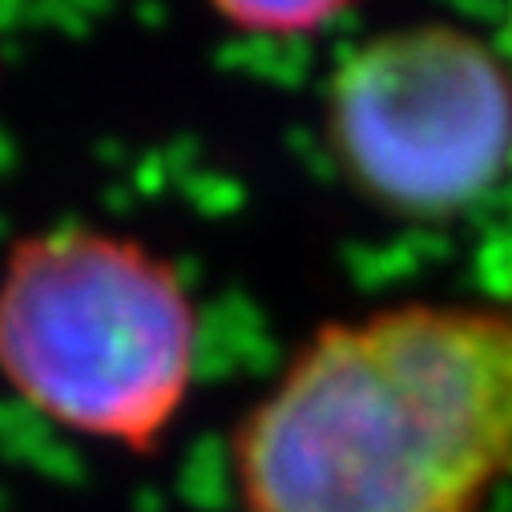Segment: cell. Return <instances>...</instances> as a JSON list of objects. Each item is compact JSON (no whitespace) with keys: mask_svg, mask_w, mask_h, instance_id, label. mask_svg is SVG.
Returning <instances> with one entry per match:
<instances>
[{"mask_svg":"<svg viewBox=\"0 0 512 512\" xmlns=\"http://www.w3.org/2000/svg\"><path fill=\"white\" fill-rule=\"evenodd\" d=\"M242 512H484L512 480V303L319 327L230 436Z\"/></svg>","mask_w":512,"mask_h":512,"instance_id":"1","label":"cell"},{"mask_svg":"<svg viewBox=\"0 0 512 512\" xmlns=\"http://www.w3.org/2000/svg\"><path fill=\"white\" fill-rule=\"evenodd\" d=\"M198 367V311L178 267L93 226L25 234L0 263V379L81 440L154 456Z\"/></svg>","mask_w":512,"mask_h":512,"instance_id":"2","label":"cell"},{"mask_svg":"<svg viewBox=\"0 0 512 512\" xmlns=\"http://www.w3.org/2000/svg\"><path fill=\"white\" fill-rule=\"evenodd\" d=\"M327 117L359 190L408 214H452L508 166L512 73L452 25L379 33L339 65Z\"/></svg>","mask_w":512,"mask_h":512,"instance_id":"3","label":"cell"},{"mask_svg":"<svg viewBox=\"0 0 512 512\" xmlns=\"http://www.w3.org/2000/svg\"><path fill=\"white\" fill-rule=\"evenodd\" d=\"M210 5L246 33L295 37V33L323 29L355 0H210Z\"/></svg>","mask_w":512,"mask_h":512,"instance_id":"4","label":"cell"}]
</instances>
